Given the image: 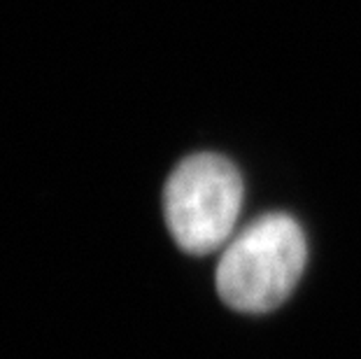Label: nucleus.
<instances>
[{
  "label": "nucleus",
  "mask_w": 361,
  "mask_h": 359,
  "mask_svg": "<svg viewBox=\"0 0 361 359\" xmlns=\"http://www.w3.org/2000/svg\"><path fill=\"white\" fill-rule=\"evenodd\" d=\"M308 245L296 219L264 215L228 243L217 266V292L238 312L275 310L305 269Z\"/></svg>",
  "instance_id": "f257e3e1"
},
{
  "label": "nucleus",
  "mask_w": 361,
  "mask_h": 359,
  "mask_svg": "<svg viewBox=\"0 0 361 359\" xmlns=\"http://www.w3.org/2000/svg\"><path fill=\"white\" fill-rule=\"evenodd\" d=\"M166 221L175 243L191 255L226 245L243 208V180L217 154H194L175 168L164 192Z\"/></svg>",
  "instance_id": "f03ea898"
}]
</instances>
